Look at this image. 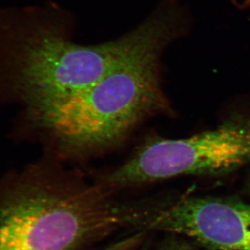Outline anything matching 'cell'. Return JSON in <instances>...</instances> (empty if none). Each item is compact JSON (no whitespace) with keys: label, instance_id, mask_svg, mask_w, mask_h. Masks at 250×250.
I'll return each instance as SVG.
<instances>
[{"label":"cell","instance_id":"obj_8","mask_svg":"<svg viewBox=\"0 0 250 250\" xmlns=\"http://www.w3.org/2000/svg\"></svg>","mask_w":250,"mask_h":250},{"label":"cell","instance_id":"obj_6","mask_svg":"<svg viewBox=\"0 0 250 250\" xmlns=\"http://www.w3.org/2000/svg\"><path fill=\"white\" fill-rule=\"evenodd\" d=\"M167 236L162 241L157 250H200L198 246L183 236L167 234Z\"/></svg>","mask_w":250,"mask_h":250},{"label":"cell","instance_id":"obj_5","mask_svg":"<svg viewBox=\"0 0 250 250\" xmlns=\"http://www.w3.org/2000/svg\"><path fill=\"white\" fill-rule=\"evenodd\" d=\"M148 231L183 236L207 250H250V205L231 197L193 196L154 203Z\"/></svg>","mask_w":250,"mask_h":250},{"label":"cell","instance_id":"obj_2","mask_svg":"<svg viewBox=\"0 0 250 250\" xmlns=\"http://www.w3.org/2000/svg\"><path fill=\"white\" fill-rule=\"evenodd\" d=\"M74 24L56 2L0 8V101L24 112L62 101L101 79L146 39L137 26L84 46L72 41Z\"/></svg>","mask_w":250,"mask_h":250},{"label":"cell","instance_id":"obj_7","mask_svg":"<svg viewBox=\"0 0 250 250\" xmlns=\"http://www.w3.org/2000/svg\"><path fill=\"white\" fill-rule=\"evenodd\" d=\"M146 249H145V248H142V249H141V250H146Z\"/></svg>","mask_w":250,"mask_h":250},{"label":"cell","instance_id":"obj_3","mask_svg":"<svg viewBox=\"0 0 250 250\" xmlns=\"http://www.w3.org/2000/svg\"><path fill=\"white\" fill-rule=\"evenodd\" d=\"M145 206L119 202L48 153L0 180V250H86L125 229L142 230Z\"/></svg>","mask_w":250,"mask_h":250},{"label":"cell","instance_id":"obj_4","mask_svg":"<svg viewBox=\"0 0 250 250\" xmlns=\"http://www.w3.org/2000/svg\"><path fill=\"white\" fill-rule=\"evenodd\" d=\"M250 164V118L178 139L153 138L102 182L115 190L180 176H221Z\"/></svg>","mask_w":250,"mask_h":250},{"label":"cell","instance_id":"obj_1","mask_svg":"<svg viewBox=\"0 0 250 250\" xmlns=\"http://www.w3.org/2000/svg\"><path fill=\"white\" fill-rule=\"evenodd\" d=\"M154 33L86 89L25 112V121L58 159L78 158L114 146L145 119L165 109L159 62L164 49L187 34L192 19L178 0H161Z\"/></svg>","mask_w":250,"mask_h":250}]
</instances>
